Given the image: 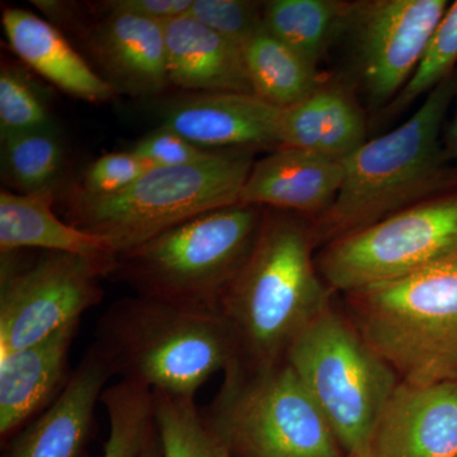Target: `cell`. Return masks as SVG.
<instances>
[{
    "instance_id": "1",
    "label": "cell",
    "mask_w": 457,
    "mask_h": 457,
    "mask_svg": "<svg viewBox=\"0 0 457 457\" xmlns=\"http://www.w3.org/2000/svg\"><path fill=\"white\" fill-rule=\"evenodd\" d=\"M315 248L309 219L264 209L253 249L216 305L234 347L224 375L285 362L297 337L333 305L335 293L319 273Z\"/></svg>"
},
{
    "instance_id": "2",
    "label": "cell",
    "mask_w": 457,
    "mask_h": 457,
    "mask_svg": "<svg viewBox=\"0 0 457 457\" xmlns=\"http://www.w3.org/2000/svg\"><path fill=\"white\" fill-rule=\"evenodd\" d=\"M456 92L453 74L427 95L411 119L342 162L335 203L311 220L317 248L457 188V170L450 167L440 137Z\"/></svg>"
},
{
    "instance_id": "3",
    "label": "cell",
    "mask_w": 457,
    "mask_h": 457,
    "mask_svg": "<svg viewBox=\"0 0 457 457\" xmlns=\"http://www.w3.org/2000/svg\"><path fill=\"white\" fill-rule=\"evenodd\" d=\"M93 345L121 381L185 398L234 362L233 342L218 312L139 295L110 306Z\"/></svg>"
},
{
    "instance_id": "4",
    "label": "cell",
    "mask_w": 457,
    "mask_h": 457,
    "mask_svg": "<svg viewBox=\"0 0 457 457\" xmlns=\"http://www.w3.org/2000/svg\"><path fill=\"white\" fill-rule=\"evenodd\" d=\"M343 296L348 317L400 381L457 380V260Z\"/></svg>"
},
{
    "instance_id": "5",
    "label": "cell",
    "mask_w": 457,
    "mask_h": 457,
    "mask_svg": "<svg viewBox=\"0 0 457 457\" xmlns=\"http://www.w3.org/2000/svg\"><path fill=\"white\" fill-rule=\"evenodd\" d=\"M254 154L218 150L198 163L150 168L130 187L108 196H87L74 189L71 224L104 237L116 254L125 253L203 213L239 204Z\"/></svg>"
},
{
    "instance_id": "6",
    "label": "cell",
    "mask_w": 457,
    "mask_h": 457,
    "mask_svg": "<svg viewBox=\"0 0 457 457\" xmlns=\"http://www.w3.org/2000/svg\"><path fill=\"white\" fill-rule=\"evenodd\" d=\"M263 215V207L240 203L203 213L117 254L113 276L139 296L216 312L253 249Z\"/></svg>"
},
{
    "instance_id": "7",
    "label": "cell",
    "mask_w": 457,
    "mask_h": 457,
    "mask_svg": "<svg viewBox=\"0 0 457 457\" xmlns=\"http://www.w3.org/2000/svg\"><path fill=\"white\" fill-rule=\"evenodd\" d=\"M347 457L368 456L387 402L400 383L347 312L333 303L297 337L286 356Z\"/></svg>"
},
{
    "instance_id": "8",
    "label": "cell",
    "mask_w": 457,
    "mask_h": 457,
    "mask_svg": "<svg viewBox=\"0 0 457 457\" xmlns=\"http://www.w3.org/2000/svg\"><path fill=\"white\" fill-rule=\"evenodd\" d=\"M204 425L228 457H343L311 394L287 362L224 375Z\"/></svg>"
},
{
    "instance_id": "9",
    "label": "cell",
    "mask_w": 457,
    "mask_h": 457,
    "mask_svg": "<svg viewBox=\"0 0 457 457\" xmlns=\"http://www.w3.org/2000/svg\"><path fill=\"white\" fill-rule=\"evenodd\" d=\"M457 260V188L321 246L315 261L333 293L350 294Z\"/></svg>"
},
{
    "instance_id": "10",
    "label": "cell",
    "mask_w": 457,
    "mask_h": 457,
    "mask_svg": "<svg viewBox=\"0 0 457 457\" xmlns=\"http://www.w3.org/2000/svg\"><path fill=\"white\" fill-rule=\"evenodd\" d=\"M18 254L2 253L0 357L80 321L101 303V278L113 275L117 266V255L88 258L41 251L25 261Z\"/></svg>"
},
{
    "instance_id": "11",
    "label": "cell",
    "mask_w": 457,
    "mask_h": 457,
    "mask_svg": "<svg viewBox=\"0 0 457 457\" xmlns=\"http://www.w3.org/2000/svg\"><path fill=\"white\" fill-rule=\"evenodd\" d=\"M446 0H369L352 3L347 29L354 65L374 106L390 104L416 71Z\"/></svg>"
},
{
    "instance_id": "12",
    "label": "cell",
    "mask_w": 457,
    "mask_h": 457,
    "mask_svg": "<svg viewBox=\"0 0 457 457\" xmlns=\"http://www.w3.org/2000/svg\"><path fill=\"white\" fill-rule=\"evenodd\" d=\"M77 32L96 71L114 93L153 97L170 86L163 23L111 13L84 23Z\"/></svg>"
},
{
    "instance_id": "13",
    "label": "cell",
    "mask_w": 457,
    "mask_h": 457,
    "mask_svg": "<svg viewBox=\"0 0 457 457\" xmlns=\"http://www.w3.org/2000/svg\"><path fill=\"white\" fill-rule=\"evenodd\" d=\"M366 457H457V380L400 381Z\"/></svg>"
},
{
    "instance_id": "14",
    "label": "cell",
    "mask_w": 457,
    "mask_h": 457,
    "mask_svg": "<svg viewBox=\"0 0 457 457\" xmlns=\"http://www.w3.org/2000/svg\"><path fill=\"white\" fill-rule=\"evenodd\" d=\"M279 112L255 95L194 93L167 104L162 126L204 149L276 150Z\"/></svg>"
},
{
    "instance_id": "15",
    "label": "cell",
    "mask_w": 457,
    "mask_h": 457,
    "mask_svg": "<svg viewBox=\"0 0 457 457\" xmlns=\"http://www.w3.org/2000/svg\"><path fill=\"white\" fill-rule=\"evenodd\" d=\"M342 162L282 146L255 162L239 203L315 220L332 206L343 182Z\"/></svg>"
},
{
    "instance_id": "16",
    "label": "cell",
    "mask_w": 457,
    "mask_h": 457,
    "mask_svg": "<svg viewBox=\"0 0 457 457\" xmlns=\"http://www.w3.org/2000/svg\"><path fill=\"white\" fill-rule=\"evenodd\" d=\"M112 371L95 345L37 420L14 442L8 457H78L92 427L95 408Z\"/></svg>"
},
{
    "instance_id": "17",
    "label": "cell",
    "mask_w": 457,
    "mask_h": 457,
    "mask_svg": "<svg viewBox=\"0 0 457 457\" xmlns=\"http://www.w3.org/2000/svg\"><path fill=\"white\" fill-rule=\"evenodd\" d=\"M79 321L44 341L0 357V435H11L49 405L68 384L71 343Z\"/></svg>"
},
{
    "instance_id": "18",
    "label": "cell",
    "mask_w": 457,
    "mask_h": 457,
    "mask_svg": "<svg viewBox=\"0 0 457 457\" xmlns=\"http://www.w3.org/2000/svg\"><path fill=\"white\" fill-rule=\"evenodd\" d=\"M163 26L170 86L192 93L254 95L242 47L188 14Z\"/></svg>"
},
{
    "instance_id": "19",
    "label": "cell",
    "mask_w": 457,
    "mask_h": 457,
    "mask_svg": "<svg viewBox=\"0 0 457 457\" xmlns=\"http://www.w3.org/2000/svg\"><path fill=\"white\" fill-rule=\"evenodd\" d=\"M279 141L343 162L368 141L365 113L350 89L321 82L308 97L281 108Z\"/></svg>"
},
{
    "instance_id": "20",
    "label": "cell",
    "mask_w": 457,
    "mask_h": 457,
    "mask_svg": "<svg viewBox=\"0 0 457 457\" xmlns=\"http://www.w3.org/2000/svg\"><path fill=\"white\" fill-rule=\"evenodd\" d=\"M2 22L14 53L57 88L92 104L110 101L116 95L47 21L25 9L5 8Z\"/></svg>"
},
{
    "instance_id": "21",
    "label": "cell",
    "mask_w": 457,
    "mask_h": 457,
    "mask_svg": "<svg viewBox=\"0 0 457 457\" xmlns=\"http://www.w3.org/2000/svg\"><path fill=\"white\" fill-rule=\"evenodd\" d=\"M54 194L0 192V253L38 249L88 258L116 257L104 237L87 233L57 219Z\"/></svg>"
},
{
    "instance_id": "22",
    "label": "cell",
    "mask_w": 457,
    "mask_h": 457,
    "mask_svg": "<svg viewBox=\"0 0 457 457\" xmlns=\"http://www.w3.org/2000/svg\"><path fill=\"white\" fill-rule=\"evenodd\" d=\"M243 54L254 95L273 106L297 104L323 82L318 66L278 40L264 25L243 46Z\"/></svg>"
},
{
    "instance_id": "23",
    "label": "cell",
    "mask_w": 457,
    "mask_h": 457,
    "mask_svg": "<svg viewBox=\"0 0 457 457\" xmlns=\"http://www.w3.org/2000/svg\"><path fill=\"white\" fill-rule=\"evenodd\" d=\"M351 2L338 0H270L264 2L263 25L312 65L332 42L345 33Z\"/></svg>"
},
{
    "instance_id": "24",
    "label": "cell",
    "mask_w": 457,
    "mask_h": 457,
    "mask_svg": "<svg viewBox=\"0 0 457 457\" xmlns=\"http://www.w3.org/2000/svg\"><path fill=\"white\" fill-rule=\"evenodd\" d=\"M64 167L55 126L2 140V177L20 195L54 194Z\"/></svg>"
},
{
    "instance_id": "25",
    "label": "cell",
    "mask_w": 457,
    "mask_h": 457,
    "mask_svg": "<svg viewBox=\"0 0 457 457\" xmlns=\"http://www.w3.org/2000/svg\"><path fill=\"white\" fill-rule=\"evenodd\" d=\"M101 399L110 420L104 457H139L155 429L154 394L120 381L104 390Z\"/></svg>"
},
{
    "instance_id": "26",
    "label": "cell",
    "mask_w": 457,
    "mask_h": 457,
    "mask_svg": "<svg viewBox=\"0 0 457 457\" xmlns=\"http://www.w3.org/2000/svg\"><path fill=\"white\" fill-rule=\"evenodd\" d=\"M153 394L162 457H228L204 425L194 398Z\"/></svg>"
},
{
    "instance_id": "27",
    "label": "cell",
    "mask_w": 457,
    "mask_h": 457,
    "mask_svg": "<svg viewBox=\"0 0 457 457\" xmlns=\"http://www.w3.org/2000/svg\"><path fill=\"white\" fill-rule=\"evenodd\" d=\"M457 62V2L449 5L427 45L425 54L407 86L387 104L386 116L403 112L422 95H428L453 74Z\"/></svg>"
},
{
    "instance_id": "28",
    "label": "cell",
    "mask_w": 457,
    "mask_h": 457,
    "mask_svg": "<svg viewBox=\"0 0 457 457\" xmlns=\"http://www.w3.org/2000/svg\"><path fill=\"white\" fill-rule=\"evenodd\" d=\"M41 90L22 69L3 64L0 71V137L53 128Z\"/></svg>"
},
{
    "instance_id": "29",
    "label": "cell",
    "mask_w": 457,
    "mask_h": 457,
    "mask_svg": "<svg viewBox=\"0 0 457 457\" xmlns=\"http://www.w3.org/2000/svg\"><path fill=\"white\" fill-rule=\"evenodd\" d=\"M263 2L192 0L188 16L243 49L263 26Z\"/></svg>"
},
{
    "instance_id": "30",
    "label": "cell",
    "mask_w": 457,
    "mask_h": 457,
    "mask_svg": "<svg viewBox=\"0 0 457 457\" xmlns=\"http://www.w3.org/2000/svg\"><path fill=\"white\" fill-rule=\"evenodd\" d=\"M150 167L130 152L110 153L87 168L82 185L75 191L87 196H108L119 194L143 176Z\"/></svg>"
},
{
    "instance_id": "31",
    "label": "cell",
    "mask_w": 457,
    "mask_h": 457,
    "mask_svg": "<svg viewBox=\"0 0 457 457\" xmlns=\"http://www.w3.org/2000/svg\"><path fill=\"white\" fill-rule=\"evenodd\" d=\"M130 152L150 168H170L198 163L218 150L204 149L170 129L161 126L135 143Z\"/></svg>"
},
{
    "instance_id": "32",
    "label": "cell",
    "mask_w": 457,
    "mask_h": 457,
    "mask_svg": "<svg viewBox=\"0 0 457 457\" xmlns=\"http://www.w3.org/2000/svg\"><path fill=\"white\" fill-rule=\"evenodd\" d=\"M192 0H104L88 4L93 16L104 14H130L156 22H168L188 14Z\"/></svg>"
},
{
    "instance_id": "33",
    "label": "cell",
    "mask_w": 457,
    "mask_h": 457,
    "mask_svg": "<svg viewBox=\"0 0 457 457\" xmlns=\"http://www.w3.org/2000/svg\"><path fill=\"white\" fill-rule=\"evenodd\" d=\"M446 153L450 159L457 161V112L455 119L451 122L446 137Z\"/></svg>"
},
{
    "instance_id": "34",
    "label": "cell",
    "mask_w": 457,
    "mask_h": 457,
    "mask_svg": "<svg viewBox=\"0 0 457 457\" xmlns=\"http://www.w3.org/2000/svg\"><path fill=\"white\" fill-rule=\"evenodd\" d=\"M139 457H162L161 444H159L156 429L150 436Z\"/></svg>"
},
{
    "instance_id": "35",
    "label": "cell",
    "mask_w": 457,
    "mask_h": 457,
    "mask_svg": "<svg viewBox=\"0 0 457 457\" xmlns=\"http://www.w3.org/2000/svg\"><path fill=\"white\" fill-rule=\"evenodd\" d=\"M343 457H347V456H343Z\"/></svg>"
},
{
    "instance_id": "36",
    "label": "cell",
    "mask_w": 457,
    "mask_h": 457,
    "mask_svg": "<svg viewBox=\"0 0 457 457\" xmlns=\"http://www.w3.org/2000/svg\"></svg>"
}]
</instances>
